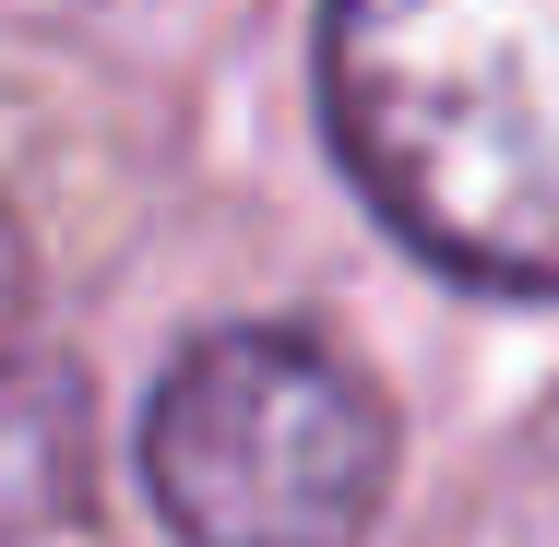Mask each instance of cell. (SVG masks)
<instances>
[{"mask_svg":"<svg viewBox=\"0 0 559 547\" xmlns=\"http://www.w3.org/2000/svg\"><path fill=\"white\" fill-rule=\"evenodd\" d=\"M322 131L429 274L559 298V0H322Z\"/></svg>","mask_w":559,"mask_h":547,"instance_id":"1","label":"cell"},{"mask_svg":"<svg viewBox=\"0 0 559 547\" xmlns=\"http://www.w3.org/2000/svg\"><path fill=\"white\" fill-rule=\"evenodd\" d=\"M143 488L179 547H357L393 488V405L310 333L226 322L155 381Z\"/></svg>","mask_w":559,"mask_h":547,"instance_id":"2","label":"cell"}]
</instances>
